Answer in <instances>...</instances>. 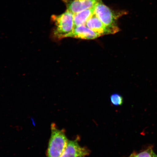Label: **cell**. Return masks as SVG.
Here are the masks:
<instances>
[{
	"label": "cell",
	"instance_id": "6da1fadb",
	"mask_svg": "<svg viewBox=\"0 0 157 157\" xmlns=\"http://www.w3.org/2000/svg\"><path fill=\"white\" fill-rule=\"evenodd\" d=\"M74 17V13L67 10L61 14L52 16L51 20L54 25L51 35L53 40L60 41L67 38L75 28Z\"/></svg>",
	"mask_w": 157,
	"mask_h": 157
},
{
	"label": "cell",
	"instance_id": "7a4b0ae2",
	"mask_svg": "<svg viewBox=\"0 0 157 157\" xmlns=\"http://www.w3.org/2000/svg\"><path fill=\"white\" fill-rule=\"evenodd\" d=\"M68 140L63 129L58 128L56 124L51 125V135L47 151V157H60Z\"/></svg>",
	"mask_w": 157,
	"mask_h": 157
},
{
	"label": "cell",
	"instance_id": "3957f363",
	"mask_svg": "<svg viewBox=\"0 0 157 157\" xmlns=\"http://www.w3.org/2000/svg\"><path fill=\"white\" fill-rule=\"evenodd\" d=\"M126 13L125 11L116 12L110 9L101 1L95 7L94 14L106 26L113 29H119L117 21L120 17Z\"/></svg>",
	"mask_w": 157,
	"mask_h": 157
},
{
	"label": "cell",
	"instance_id": "277c9868",
	"mask_svg": "<svg viewBox=\"0 0 157 157\" xmlns=\"http://www.w3.org/2000/svg\"><path fill=\"white\" fill-rule=\"evenodd\" d=\"M101 0H63L68 10L75 14L95 7Z\"/></svg>",
	"mask_w": 157,
	"mask_h": 157
},
{
	"label": "cell",
	"instance_id": "5b68a950",
	"mask_svg": "<svg viewBox=\"0 0 157 157\" xmlns=\"http://www.w3.org/2000/svg\"><path fill=\"white\" fill-rule=\"evenodd\" d=\"M86 25L91 30L101 36L114 34L119 31V29L112 28L106 26L95 14L88 20Z\"/></svg>",
	"mask_w": 157,
	"mask_h": 157
},
{
	"label": "cell",
	"instance_id": "8992f818",
	"mask_svg": "<svg viewBox=\"0 0 157 157\" xmlns=\"http://www.w3.org/2000/svg\"><path fill=\"white\" fill-rule=\"evenodd\" d=\"M89 154V151L80 146L78 140H68L66 148L60 157H85Z\"/></svg>",
	"mask_w": 157,
	"mask_h": 157
},
{
	"label": "cell",
	"instance_id": "52a82bcc",
	"mask_svg": "<svg viewBox=\"0 0 157 157\" xmlns=\"http://www.w3.org/2000/svg\"><path fill=\"white\" fill-rule=\"evenodd\" d=\"M101 36V35L94 32L86 25H82L75 27L73 31L68 35L67 38L91 40L97 38Z\"/></svg>",
	"mask_w": 157,
	"mask_h": 157
},
{
	"label": "cell",
	"instance_id": "ba28073f",
	"mask_svg": "<svg viewBox=\"0 0 157 157\" xmlns=\"http://www.w3.org/2000/svg\"><path fill=\"white\" fill-rule=\"evenodd\" d=\"M95 7L91 9L84 10L74 14L75 27L80 25H86L88 20L91 18L94 14Z\"/></svg>",
	"mask_w": 157,
	"mask_h": 157
},
{
	"label": "cell",
	"instance_id": "9c48e42d",
	"mask_svg": "<svg viewBox=\"0 0 157 157\" xmlns=\"http://www.w3.org/2000/svg\"><path fill=\"white\" fill-rule=\"evenodd\" d=\"M111 101L113 105L116 106L121 105L123 103V98L118 94H114L111 97Z\"/></svg>",
	"mask_w": 157,
	"mask_h": 157
},
{
	"label": "cell",
	"instance_id": "30bf717a",
	"mask_svg": "<svg viewBox=\"0 0 157 157\" xmlns=\"http://www.w3.org/2000/svg\"><path fill=\"white\" fill-rule=\"evenodd\" d=\"M153 153L151 149H148L139 154L133 155L131 157H153Z\"/></svg>",
	"mask_w": 157,
	"mask_h": 157
},
{
	"label": "cell",
	"instance_id": "8fae6325",
	"mask_svg": "<svg viewBox=\"0 0 157 157\" xmlns=\"http://www.w3.org/2000/svg\"><path fill=\"white\" fill-rule=\"evenodd\" d=\"M153 157H157V155L155 153H153Z\"/></svg>",
	"mask_w": 157,
	"mask_h": 157
}]
</instances>
